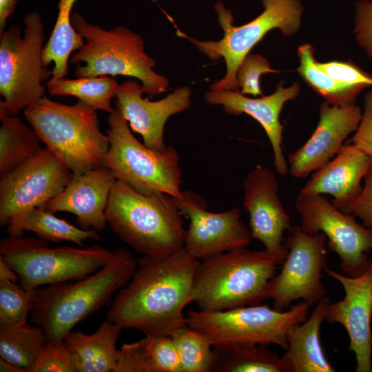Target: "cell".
I'll use <instances>...</instances> for the list:
<instances>
[{
	"mask_svg": "<svg viewBox=\"0 0 372 372\" xmlns=\"http://www.w3.org/2000/svg\"><path fill=\"white\" fill-rule=\"evenodd\" d=\"M311 306L302 301L284 311L261 304L220 311H191L186 322L213 347L276 344L285 350L289 329L307 319Z\"/></svg>",
	"mask_w": 372,
	"mask_h": 372,
	"instance_id": "obj_10",
	"label": "cell"
},
{
	"mask_svg": "<svg viewBox=\"0 0 372 372\" xmlns=\"http://www.w3.org/2000/svg\"><path fill=\"white\" fill-rule=\"evenodd\" d=\"M0 281L18 282L19 276L14 269L0 257Z\"/></svg>",
	"mask_w": 372,
	"mask_h": 372,
	"instance_id": "obj_43",
	"label": "cell"
},
{
	"mask_svg": "<svg viewBox=\"0 0 372 372\" xmlns=\"http://www.w3.org/2000/svg\"><path fill=\"white\" fill-rule=\"evenodd\" d=\"M110 147L103 165L118 180L142 194L165 193L183 198L182 172L176 149L156 151L140 142L128 123L114 107L107 116Z\"/></svg>",
	"mask_w": 372,
	"mask_h": 372,
	"instance_id": "obj_8",
	"label": "cell"
},
{
	"mask_svg": "<svg viewBox=\"0 0 372 372\" xmlns=\"http://www.w3.org/2000/svg\"><path fill=\"white\" fill-rule=\"evenodd\" d=\"M327 276L339 282L344 291L341 300L330 303L324 320L339 323L349 338V350L355 354L357 372L372 371V258L365 270L355 276L327 268Z\"/></svg>",
	"mask_w": 372,
	"mask_h": 372,
	"instance_id": "obj_16",
	"label": "cell"
},
{
	"mask_svg": "<svg viewBox=\"0 0 372 372\" xmlns=\"http://www.w3.org/2000/svg\"><path fill=\"white\" fill-rule=\"evenodd\" d=\"M0 179L41 149L34 130L17 116H0Z\"/></svg>",
	"mask_w": 372,
	"mask_h": 372,
	"instance_id": "obj_27",
	"label": "cell"
},
{
	"mask_svg": "<svg viewBox=\"0 0 372 372\" xmlns=\"http://www.w3.org/2000/svg\"><path fill=\"white\" fill-rule=\"evenodd\" d=\"M319 113L318 123L310 138L289 155V172L293 178H306L329 162L355 132L362 112L356 104L338 107L324 101Z\"/></svg>",
	"mask_w": 372,
	"mask_h": 372,
	"instance_id": "obj_19",
	"label": "cell"
},
{
	"mask_svg": "<svg viewBox=\"0 0 372 372\" xmlns=\"http://www.w3.org/2000/svg\"><path fill=\"white\" fill-rule=\"evenodd\" d=\"M74 174L47 146L0 180V225L9 236L23 235L29 213L60 194Z\"/></svg>",
	"mask_w": 372,
	"mask_h": 372,
	"instance_id": "obj_12",
	"label": "cell"
},
{
	"mask_svg": "<svg viewBox=\"0 0 372 372\" xmlns=\"http://www.w3.org/2000/svg\"><path fill=\"white\" fill-rule=\"evenodd\" d=\"M321 70L338 82L357 87L364 90L372 86V75L351 60L318 62Z\"/></svg>",
	"mask_w": 372,
	"mask_h": 372,
	"instance_id": "obj_37",
	"label": "cell"
},
{
	"mask_svg": "<svg viewBox=\"0 0 372 372\" xmlns=\"http://www.w3.org/2000/svg\"><path fill=\"white\" fill-rule=\"evenodd\" d=\"M142 85L136 81H127L116 90L115 108L127 121L134 132L141 135L143 143L156 151H164L165 125L169 117L181 113L191 105L189 87H180L165 98L151 101L143 98Z\"/></svg>",
	"mask_w": 372,
	"mask_h": 372,
	"instance_id": "obj_18",
	"label": "cell"
},
{
	"mask_svg": "<svg viewBox=\"0 0 372 372\" xmlns=\"http://www.w3.org/2000/svg\"><path fill=\"white\" fill-rule=\"evenodd\" d=\"M243 207L249 216L253 239L282 263L287 254L283 234L291 231V219L278 196V184L273 171L257 165L242 180Z\"/></svg>",
	"mask_w": 372,
	"mask_h": 372,
	"instance_id": "obj_17",
	"label": "cell"
},
{
	"mask_svg": "<svg viewBox=\"0 0 372 372\" xmlns=\"http://www.w3.org/2000/svg\"><path fill=\"white\" fill-rule=\"evenodd\" d=\"M23 230L31 231L48 242H70L81 247L85 241L101 238L96 230L76 227L42 207H36L29 213L23 224Z\"/></svg>",
	"mask_w": 372,
	"mask_h": 372,
	"instance_id": "obj_31",
	"label": "cell"
},
{
	"mask_svg": "<svg viewBox=\"0 0 372 372\" xmlns=\"http://www.w3.org/2000/svg\"><path fill=\"white\" fill-rule=\"evenodd\" d=\"M44 331L28 322L0 326V357L30 372L46 342Z\"/></svg>",
	"mask_w": 372,
	"mask_h": 372,
	"instance_id": "obj_29",
	"label": "cell"
},
{
	"mask_svg": "<svg viewBox=\"0 0 372 372\" xmlns=\"http://www.w3.org/2000/svg\"><path fill=\"white\" fill-rule=\"evenodd\" d=\"M351 143L372 157V89L364 95L362 117Z\"/></svg>",
	"mask_w": 372,
	"mask_h": 372,
	"instance_id": "obj_41",
	"label": "cell"
},
{
	"mask_svg": "<svg viewBox=\"0 0 372 372\" xmlns=\"http://www.w3.org/2000/svg\"><path fill=\"white\" fill-rule=\"evenodd\" d=\"M301 218L302 230L309 234L323 233L327 246L338 256L342 271L355 276L368 264L372 251V231L356 220L352 214L337 208L322 194L300 192L295 203Z\"/></svg>",
	"mask_w": 372,
	"mask_h": 372,
	"instance_id": "obj_14",
	"label": "cell"
},
{
	"mask_svg": "<svg viewBox=\"0 0 372 372\" xmlns=\"http://www.w3.org/2000/svg\"><path fill=\"white\" fill-rule=\"evenodd\" d=\"M329 304V299L324 298L305 321L289 329L288 347L282 356L287 372L335 371L325 355L320 338V327Z\"/></svg>",
	"mask_w": 372,
	"mask_h": 372,
	"instance_id": "obj_23",
	"label": "cell"
},
{
	"mask_svg": "<svg viewBox=\"0 0 372 372\" xmlns=\"http://www.w3.org/2000/svg\"><path fill=\"white\" fill-rule=\"evenodd\" d=\"M19 0H0V31L5 29L8 19L14 13Z\"/></svg>",
	"mask_w": 372,
	"mask_h": 372,
	"instance_id": "obj_42",
	"label": "cell"
},
{
	"mask_svg": "<svg viewBox=\"0 0 372 372\" xmlns=\"http://www.w3.org/2000/svg\"><path fill=\"white\" fill-rule=\"evenodd\" d=\"M116 180L105 166L74 174L60 194L40 207L54 214L71 213L81 228L103 231L107 225L105 211Z\"/></svg>",
	"mask_w": 372,
	"mask_h": 372,
	"instance_id": "obj_21",
	"label": "cell"
},
{
	"mask_svg": "<svg viewBox=\"0 0 372 372\" xmlns=\"http://www.w3.org/2000/svg\"><path fill=\"white\" fill-rule=\"evenodd\" d=\"M358 45L372 61V1L360 0L355 4L354 30Z\"/></svg>",
	"mask_w": 372,
	"mask_h": 372,
	"instance_id": "obj_39",
	"label": "cell"
},
{
	"mask_svg": "<svg viewBox=\"0 0 372 372\" xmlns=\"http://www.w3.org/2000/svg\"><path fill=\"white\" fill-rule=\"evenodd\" d=\"M170 336L180 358L182 372H211L214 347L203 334L185 325Z\"/></svg>",
	"mask_w": 372,
	"mask_h": 372,
	"instance_id": "obj_32",
	"label": "cell"
},
{
	"mask_svg": "<svg viewBox=\"0 0 372 372\" xmlns=\"http://www.w3.org/2000/svg\"><path fill=\"white\" fill-rule=\"evenodd\" d=\"M364 180L359 196L343 212L358 217L363 225L372 231V162Z\"/></svg>",
	"mask_w": 372,
	"mask_h": 372,
	"instance_id": "obj_40",
	"label": "cell"
},
{
	"mask_svg": "<svg viewBox=\"0 0 372 372\" xmlns=\"http://www.w3.org/2000/svg\"><path fill=\"white\" fill-rule=\"evenodd\" d=\"M280 260L265 249H237L200 261L192 302L201 311H220L257 305L268 298V288Z\"/></svg>",
	"mask_w": 372,
	"mask_h": 372,
	"instance_id": "obj_4",
	"label": "cell"
},
{
	"mask_svg": "<svg viewBox=\"0 0 372 372\" xmlns=\"http://www.w3.org/2000/svg\"><path fill=\"white\" fill-rule=\"evenodd\" d=\"M30 372H77L64 339L46 340Z\"/></svg>",
	"mask_w": 372,
	"mask_h": 372,
	"instance_id": "obj_34",
	"label": "cell"
},
{
	"mask_svg": "<svg viewBox=\"0 0 372 372\" xmlns=\"http://www.w3.org/2000/svg\"><path fill=\"white\" fill-rule=\"evenodd\" d=\"M71 22L85 41L71 58L76 65V78L133 77L141 82L144 94L152 97L168 88V79L154 70L156 62L145 51L140 34L122 25L105 30L88 23L76 12L72 15Z\"/></svg>",
	"mask_w": 372,
	"mask_h": 372,
	"instance_id": "obj_6",
	"label": "cell"
},
{
	"mask_svg": "<svg viewBox=\"0 0 372 372\" xmlns=\"http://www.w3.org/2000/svg\"><path fill=\"white\" fill-rule=\"evenodd\" d=\"M115 254V250L99 245L52 248L38 237L8 236L0 240V257L17 272L21 285L33 289L90 275L108 264Z\"/></svg>",
	"mask_w": 372,
	"mask_h": 372,
	"instance_id": "obj_9",
	"label": "cell"
},
{
	"mask_svg": "<svg viewBox=\"0 0 372 372\" xmlns=\"http://www.w3.org/2000/svg\"><path fill=\"white\" fill-rule=\"evenodd\" d=\"M211 372H287L282 357L267 345L214 347Z\"/></svg>",
	"mask_w": 372,
	"mask_h": 372,
	"instance_id": "obj_25",
	"label": "cell"
},
{
	"mask_svg": "<svg viewBox=\"0 0 372 372\" xmlns=\"http://www.w3.org/2000/svg\"><path fill=\"white\" fill-rule=\"evenodd\" d=\"M117 81L109 76L81 77L77 79H50L46 90L51 96H74L95 110L111 112V100L118 87Z\"/></svg>",
	"mask_w": 372,
	"mask_h": 372,
	"instance_id": "obj_30",
	"label": "cell"
},
{
	"mask_svg": "<svg viewBox=\"0 0 372 372\" xmlns=\"http://www.w3.org/2000/svg\"><path fill=\"white\" fill-rule=\"evenodd\" d=\"M114 372H154L144 338L122 345Z\"/></svg>",
	"mask_w": 372,
	"mask_h": 372,
	"instance_id": "obj_38",
	"label": "cell"
},
{
	"mask_svg": "<svg viewBox=\"0 0 372 372\" xmlns=\"http://www.w3.org/2000/svg\"><path fill=\"white\" fill-rule=\"evenodd\" d=\"M105 215L112 231L143 256L164 257L185 248L183 215L165 193L142 194L117 180Z\"/></svg>",
	"mask_w": 372,
	"mask_h": 372,
	"instance_id": "obj_3",
	"label": "cell"
},
{
	"mask_svg": "<svg viewBox=\"0 0 372 372\" xmlns=\"http://www.w3.org/2000/svg\"><path fill=\"white\" fill-rule=\"evenodd\" d=\"M123 327L105 320L92 333L70 331L64 338L77 372H114Z\"/></svg>",
	"mask_w": 372,
	"mask_h": 372,
	"instance_id": "obj_24",
	"label": "cell"
},
{
	"mask_svg": "<svg viewBox=\"0 0 372 372\" xmlns=\"http://www.w3.org/2000/svg\"><path fill=\"white\" fill-rule=\"evenodd\" d=\"M372 157L353 144H344L324 166L314 172L300 192L329 194L331 203L344 211L359 196Z\"/></svg>",
	"mask_w": 372,
	"mask_h": 372,
	"instance_id": "obj_22",
	"label": "cell"
},
{
	"mask_svg": "<svg viewBox=\"0 0 372 372\" xmlns=\"http://www.w3.org/2000/svg\"><path fill=\"white\" fill-rule=\"evenodd\" d=\"M312 45L306 43L298 48L300 65L296 69L304 81L324 101L332 105L346 107L356 104L362 90L337 81L320 69Z\"/></svg>",
	"mask_w": 372,
	"mask_h": 372,
	"instance_id": "obj_28",
	"label": "cell"
},
{
	"mask_svg": "<svg viewBox=\"0 0 372 372\" xmlns=\"http://www.w3.org/2000/svg\"><path fill=\"white\" fill-rule=\"evenodd\" d=\"M284 245L287 256L268 288L272 308L284 311L298 300L311 306L317 304L327 297L322 281V271L327 268V237L321 232L309 235L298 225L293 227Z\"/></svg>",
	"mask_w": 372,
	"mask_h": 372,
	"instance_id": "obj_13",
	"label": "cell"
},
{
	"mask_svg": "<svg viewBox=\"0 0 372 372\" xmlns=\"http://www.w3.org/2000/svg\"><path fill=\"white\" fill-rule=\"evenodd\" d=\"M114 258L94 273L37 289L32 322L47 340L64 339L80 322L107 306L114 293L131 279L138 260L127 250L115 249Z\"/></svg>",
	"mask_w": 372,
	"mask_h": 372,
	"instance_id": "obj_2",
	"label": "cell"
},
{
	"mask_svg": "<svg viewBox=\"0 0 372 372\" xmlns=\"http://www.w3.org/2000/svg\"><path fill=\"white\" fill-rule=\"evenodd\" d=\"M37 289L28 288L18 282L0 281V326L26 322L35 303Z\"/></svg>",
	"mask_w": 372,
	"mask_h": 372,
	"instance_id": "obj_33",
	"label": "cell"
},
{
	"mask_svg": "<svg viewBox=\"0 0 372 372\" xmlns=\"http://www.w3.org/2000/svg\"><path fill=\"white\" fill-rule=\"evenodd\" d=\"M176 203L189 221L185 248L200 261L251 243L250 230L241 220L238 208L210 212L204 199L189 191H183V198Z\"/></svg>",
	"mask_w": 372,
	"mask_h": 372,
	"instance_id": "obj_15",
	"label": "cell"
},
{
	"mask_svg": "<svg viewBox=\"0 0 372 372\" xmlns=\"http://www.w3.org/2000/svg\"><path fill=\"white\" fill-rule=\"evenodd\" d=\"M23 112L41 141L74 174L104 166L110 143L96 110L81 101L66 105L44 96Z\"/></svg>",
	"mask_w": 372,
	"mask_h": 372,
	"instance_id": "obj_5",
	"label": "cell"
},
{
	"mask_svg": "<svg viewBox=\"0 0 372 372\" xmlns=\"http://www.w3.org/2000/svg\"><path fill=\"white\" fill-rule=\"evenodd\" d=\"M283 83L280 81L273 94L260 98H249L231 90H210L205 94L208 104L220 105L231 115L248 114L260 124L271 145L275 171L281 176L287 174L289 165L282 151L285 125L280 121V115L285 104L296 99L300 92L298 82L287 87H284Z\"/></svg>",
	"mask_w": 372,
	"mask_h": 372,
	"instance_id": "obj_20",
	"label": "cell"
},
{
	"mask_svg": "<svg viewBox=\"0 0 372 372\" xmlns=\"http://www.w3.org/2000/svg\"><path fill=\"white\" fill-rule=\"evenodd\" d=\"M200 260L183 248L169 256H143L130 280L112 300L106 320L145 335H171L187 325L183 309Z\"/></svg>",
	"mask_w": 372,
	"mask_h": 372,
	"instance_id": "obj_1",
	"label": "cell"
},
{
	"mask_svg": "<svg viewBox=\"0 0 372 372\" xmlns=\"http://www.w3.org/2000/svg\"><path fill=\"white\" fill-rule=\"evenodd\" d=\"M76 0H59L58 16L48 41L44 45L42 59L45 66L54 63L52 79L65 77L68 74V60L74 51L84 44L83 38L71 22V12Z\"/></svg>",
	"mask_w": 372,
	"mask_h": 372,
	"instance_id": "obj_26",
	"label": "cell"
},
{
	"mask_svg": "<svg viewBox=\"0 0 372 372\" xmlns=\"http://www.w3.org/2000/svg\"><path fill=\"white\" fill-rule=\"evenodd\" d=\"M263 12L256 19L241 26L232 25L231 12L217 2L215 8L224 34L217 41H200L189 39L196 48L210 59L223 57L226 64L225 76L210 85L211 90L240 92L236 70L242 59L269 31L278 28L286 37L299 29L303 7L300 0H262Z\"/></svg>",
	"mask_w": 372,
	"mask_h": 372,
	"instance_id": "obj_11",
	"label": "cell"
},
{
	"mask_svg": "<svg viewBox=\"0 0 372 372\" xmlns=\"http://www.w3.org/2000/svg\"><path fill=\"white\" fill-rule=\"evenodd\" d=\"M24 28L12 24L0 31V116H17L45 96L43 85L52 70L43 64V23L37 12L27 14Z\"/></svg>",
	"mask_w": 372,
	"mask_h": 372,
	"instance_id": "obj_7",
	"label": "cell"
},
{
	"mask_svg": "<svg viewBox=\"0 0 372 372\" xmlns=\"http://www.w3.org/2000/svg\"><path fill=\"white\" fill-rule=\"evenodd\" d=\"M0 371L1 372H26L23 369L16 366L8 361L0 358Z\"/></svg>",
	"mask_w": 372,
	"mask_h": 372,
	"instance_id": "obj_44",
	"label": "cell"
},
{
	"mask_svg": "<svg viewBox=\"0 0 372 372\" xmlns=\"http://www.w3.org/2000/svg\"><path fill=\"white\" fill-rule=\"evenodd\" d=\"M154 372H182L180 358L170 335L144 338Z\"/></svg>",
	"mask_w": 372,
	"mask_h": 372,
	"instance_id": "obj_36",
	"label": "cell"
},
{
	"mask_svg": "<svg viewBox=\"0 0 372 372\" xmlns=\"http://www.w3.org/2000/svg\"><path fill=\"white\" fill-rule=\"evenodd\" d=\"M280 71L271 68L269 61L260 54L248 53L241 61L236 70V80L242 94L262 96L260 76Z\"/></svg>",
	"mask_w": 372,
	"mask_h": 372,
	"instance_id": "obj_35",
	"label": "cell"
}]
</instances>
